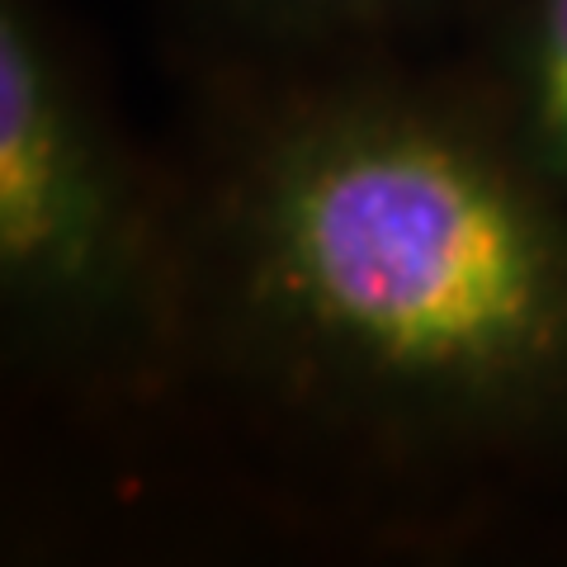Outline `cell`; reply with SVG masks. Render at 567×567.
I'll use <instances>...</instances> for the list:
<instances>
[{
  "mask_svg": "<svg viewBox=\"0 0 567 567\" xmlns=\"http://www.w3.org/2000/svg\"><path fill=\"white\" fill-rule=\"evenodd\" d=\"M194 374L383 483L567 464V194L473 81L293 66L181 189Z\"/></svg>",
  "mask_w": 567,
  "mask_h": 567,
  "instance_id": "1",
  "label": "cell"
},
{
  "mask_svg": "<svg viewBox=\"0 0 567 567\" xmlns=\"http://www.w3.org/2000/svg\"><path fill=\"white\" fill-rule=\"evenodd\" d=\"M181 189L137 162L43 0H0V341L52 393L175 379Z\"/></svg>",
  "mask_w": 567,
  "mask_h": 567,
  "instance_id": "2",
  "label": "cell"
},
{
  "mask_svg": "<svg viewBox=\"0 0 567 567\" xmlns=\"http://www.w3.org/2000/svg\"><path fill=\"white\" fill-rule=\"evenodd\" d=\"M473 91L525 162L567 194V0H502Z\"/></svg>",
  "mask_w": 567,
  "mask_h": 567,
  "instance_id": "3",
  "label": "cell"
},
{
  "mask_svg": "<svg viewBox=\"0 0 567 567\" xmlns=\"http://www.w3.org/2000/svg\"><path fill=\"white\" fill-rule=\"evenodd\" d=\"M440 0H204L246 43L293 66L360 58Z\"/></svg>",
  "mask_w": 567,
  "mask_h": 567,
  "instance_id": "4",
  "label": "cell"
}]
</instances>
